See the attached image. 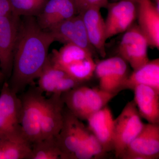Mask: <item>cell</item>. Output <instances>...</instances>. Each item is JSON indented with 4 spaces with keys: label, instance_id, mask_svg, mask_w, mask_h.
Returning <instances> with one entry per match:
<instances>
[{
    "label": "cell",
    "instance_id": "obj_1",
    "mask_svg": "<svg viewBox=\"0 0 159 159\" xmlns=\"http://www.w3.org/2000/svg\"><path fill=\"white\" fill-rule=\"evenodd\" d=\"M55 42L48 31L43 30L34 16H24L20 22L13 53L9 84L16 94L23 93L39 77L48 58L49 48Z\"/></svg>",
    "mask_w": 159,
    "mask_h": 159
},
{
    "label": "cell",
    "instance_id": "obj_2",
    "mask_svg": "<svg viewBox=\"0 0 159 159\" xmlns=\"http://www.w3.org/2000/svg\"><path fill=\"white\" fill-rule=\"evenodd\" d=\"M92 132L70 111L64 112L62 128L56 137L61 159H83Z\"/></svg>",
    "mask_w": 159,
    "mask_h": 159
},
{
    "label": "cell",
    "instance_id": "obj_3",
    "mask_svg": "<svg viewBox=\"0 0 159 159\" xmlns=\"http://www.w3.org/2000/svg\"><path fill=\"white\" fill-rule=\"evenodd\" d=\"M115 94L99 88H91L80 85L63 94L65 105L80 120H86L90 116L107 105Z\"/></svg>",
    "mask_w": 159,
    "mask_h": 159
},
{
    "label": "cell",
    "instance_id": "obj_4",
    "mask_svg": "<svg viewBox=\"0 0 159 159\" xmlns=\"http://www.w3.org/2000/svg\"><path fill=\"white\" fill-rule=\"evenodd\" d=\"M31 85L20 97L21 102L20 125L32 145L42 139L41 122L46 98L38 87Z\"/></svg>",
    "mask_w": 159,
    "mask_h": 159
},
{
    "label": "cell",
    "instance_id": "obj_5",
    "mask_svg": "<svg viewBox=\"0 0 159 159\" xmlns=\"http://www.w3.org/2000/svg\"><path fill=\"white\" fill-rule=\"evenodd\" d=\"M141 118L133 100L125 105L121 113L114 119L113 150L117 158H120L142 130L144 123Z\"/></svg>",
    "mask_w": 159,
    "mask_h": 159
},
{
    "label": "cell",
    "instance_id": "obj_6",
    "mask_svg": "<svg viewBox=\"0 0 159 159\" xmlns=\"http://www.w3.org/2000/svg\"><path fill=\"white\" fill-rule=\"evenodd\" d=\"M148 46L147 39L138 24L134 23L122 36L118 48L119 56L135 70L149 61Z\"/></svg>",
    "mask_w": 159,
    "mask_h": 159
},
{
    "label": "cell",
    "instance_id": "obj_7",
    "mask_svg": "<svg viewBox=\"0 0 159 159\" xmlns=\"http://www.w3.org/2000/svg\"><path fill=\"white\" fill-rule=\"evenodd\" d=\"M128 65L119 56L97 63L95 73L99 79V88L116 95L130 74Z\"/></svg>",
    "mask_w": 159,
    "mask_h": 159
},
{
    "label": "cell",
    "instance_id": "obj_8",
    "mask_svg": "<svg viewBox=\"0 0 159 159\" xmlns=\"http://www.w3.org/2000/svg\"><path fill=\"white\" fill-rule=\"evenodd\" d=\"M159 157V124H144L119 159H157Z\"/></svg>",
    "mask_w": 159,
    "mask_h": 159
},
{
    "label": "cell",
    "instance_id": "obj_9",
    "mask_svg": "<svg viewBox=\"0 0 159 159\" xmlns=\"http://www.w3.org/2000/svg\"><path fill=\"white\" fill-rule=\"evenodd\" d=\"M20 17L11 12L0 18V67L3 76L10 77Z\"/></svg>",
    "mask_w": 159,
    "mask_h": 159
},
{
    "label": "cell",
    "instance_id": "obj_10",
    "mask_svg": "<svg viewBox=\"0 0 159 159\" xmlns=\"http://www.w3.org/2000/svg\"><path fill=\"white\" fill-rule=\"evenodd\" d=\"M107 8L108 10L105 21L107 40L125 32L137 19L136 0H119L109 3Z\"/></svg>",
    "mask_w": 159,
    "mask_h": 159
},
{
    "label": "cell",
    "instance_id": "obj_11",
    "mask_svg": "<svg viewBox=\"0 0 159 159\" xmlns=\"http://www.w3.org/2000/svg\"><path fill=\"white\" fill-rule=\"evenodd\" d=\"M55 41L71 43L93 51L88 38L82 16L77 14L57 24L48 31Z\"/></svg>",
    "mask_w": 159,
    "mask_h": 159
},
{
    "label": "cell",
    "instance_id": "obj_12",
    "mask_svg": "<svg viewBox=\"0 0 159 159\" xmlns=\"http://www.w3.org/2000/svg\"><path fill=\"white\" fill-rule=\"evenodd\" d=\"M39 88L43 93L62 95L72 89L82 85L65 71L52 64L48 58L38 78Z\"/></svg>",
    "mask_w": 159,
    "mask_h": 159
},
{
    "label": "cell",
    "instance_id": "obj_13",
    "mask_svg": "<svg viewBox=\"0 0 159 159\" xmlns=\"http://www.w3.org/2000/svg\"><path fill=\"white\" fill-rule=\"evenodd\" d=\"M21 111L20 97L11 90L8 82L4 83L0 93V132L21 127Z\"/></svg>",
    "mask_w": 159,
    "mask_h": 159
},
{
    "label": "cell",
    "instance_id": "obj_14",
    "mask_svg": "<svg viewBox=\"0 0 159 159\" xmlns=\"http://www.w3.org/2000/svg\"><path fill=\"white\" fill-rule=\"evenodd\" d=\"M138 25L149 46L159 50V9L151 0H136Z\"/></svg>",
    "mask_w": 159,
    "mask_h": 159
},
{
    "label": "cell",
    "instance_id": "obj_15",
    "mask_svg": "<svg viewBox=\"0 0 159 159\" xmlns=\"http://www.w3.org/2000/svg\"><path fill=\"white\" fill-rule=\"evenodd\" d=\"M65 103L61 95L46 99L41 122L42 139L56 138L62 128Z\"/></svg>",
    "mask_w": 159,
    "mask_h": 159
},
{
    "label": "cell",
    "instance_id": "obj_16",
    "mask_svg": "<svg viewBox=\"0 0 159 159\" xmlns=\"http://www.w3.org/2000/svg\"><path fill=\"white\" fill-rule=\"evenodd\" d=\"M77 14L72 0H48L35 18L42 29L48 31L59 23Z\"/></svg>",
    "mask_w": 159,
    "mask_h": 159
},
{
    "label": "cell",
    "instance_id": "obj_17",
    "mask_svg": "<svg viewBox=\"0 0 159 159\" xmlns=\"http://www.w3.org/2000/svg\"><path fill=\"white\" fill-rule=\"evenodd\" d=\"M32 144L21 128L0 132V159H30Z\"/></svg>",
    "mask_w": 159,
    "mask_h": 159
},
{
    "label": "cell",
    "instance_id": "obj_18",
    "mask_svg": "<svg viewBox=\"0 0 159 159\" xmlns=\"http://www.w3.org/2000/svg\"><path fill=\"white\" fill-rule=\"evenodd\" d=\"M87 120L88 128L96 137L106 153L113 150L114 119L108 106L92 114Z\"/></svg>",
    "mask_w": 159,
    "mask_h": 159
},
{
    "label": "cell",
    "instance_id": "obj_19",
    "mask_svg": "<svg viewBox=\"0 0 159 159\" xmlns=\"http://www.w3.org/2000/svg\"><path fill=\"white\" fill-rule=\"evenodd\" d=\"M85 26L89 42L94 49L102 57L106 55L105 44V20L100 12V9L92 8L81 14Z\"/></svg>",
    "mask_w": 159,
    "mask_h": 159
},
{
    "label": "cell",
    "instance_id": "obj_20",
    "mask_svg": "<svg viewBox=\"0 0 159 159\" xmlns=\"http://www.w3.org/2000/svg\"><path fill=\"white\" fill-rule=\"evenodd\" d=\"M133 91L134 101L141 118L148 123L159 124V93L144 85L137 86Z\"/></svg>",
    "mask_w": 159,
    "mask_h": 159
},
{
    "label": "cell",
    "instance_id": "obj_21",
    "mask_svg": "<svg viewBox=\"0 0 159 159\" xmlns=\"http://www.w3.org/2000/svg\"><path fill=\"white\" fill-rule=\"evenodd\" d=\"M139 85L148 86L159 93V59L149 60L145 65L129 74L121 91L131 90Z\"/></svg>",
    "mask_w": 159,
    "mask_h": 159
},
{
    "label": "cell",
    "instance_id": "obj_22",
    "mask_svg": "<svg viewBox=\"0 0 159 159\" xmlns=\"http://www.w3.org/2000/svg\"><path fill=\"white\" fill-rule=\"evenodd\" d=\"M93 57V51L71 43L65 44L58 50L54 49L51 55H49L52 64L60 69L75 65Z\"/></svg>",
    "mask_w": 159,
    "mask_h": 159
},
{
    "label": "cell",
    "instance_id": "obj_23",
    "mask_svg": "<svg viewBox=\"0 0 159 159\" xmlns=\"http://www.w3.org/2000/svg\"><path fill=\"white\" fill-rule=\"evenodd\" d=\"M30 159H61L56 138L43 139L33 143Z\"/></svg>",
    "mask_w": 159,
    "mask_h": 159
},
{
    "label": "cell",
    "instance_id": "obj_24",
    "mask_svg": "<svg viewBox=\"0 0 159 159\" xmlns=\"http://www.w3.org/2000/svg\"><path fill=\"white\" fill-rule=\"evenodd\" d=\"M97 63L93 57L83 61L76 65L70 66L61 69L69 76L80 84L88 81L95 73Z\"/></svg>",
    "mask_w": 159,
    "mask_h": 159
},
{
    "label": "cell",
    "instance_id": "obj_25",
    "mask_svg": "<svg viewBox=\"0 0 159 159\" xmlns=\"http://www.w3.org/2000/svg\"><path fill=\"white\" fill-rule=\"evenodd\" d=\"M48 0H9L11 12L17 16H37Z\"/></svg>",
    "mask_w": 159,
    "mask_h": 159
},
{
    "label": "cell",
    "instance_id": "obj_26",
    "mask_svg": "<svg viewBox=\"0 0 159 159\" xmlns=\"http://www.w3.org/2000/svg\"><path fill=\"white\" fill-rule=\"evenodd\" d=\"M76 8L77 14L82 13L92 8H107L108 0H72Z\"/></svg>",
    "mask_w": 159,
    "mask_h": 159
},
{
    "label": "cell",
    "instance_id": "obj_27",
    "mask_svg": "<svg viewBox=\"0 0 159 159\" xmlns=\"http://www.w3.org/2000/svg\"><path fill=\"white\" fill-rule=\"evenodd\" d=\"M11 12L9 0H0V18L6 16Z\"/></svg>",
    "mask_w": 159,
    "mask_h": 159
},
{
    "label": "cell",
    "instance_id": "obj_28",
    "mask_svg": "<svg viewBox=\"0 0 159 159\" xmlns=\"http://www.w3.org/2000/svg\"><path fill=\"white\" fill-rule=\"evenodd\" d=\"M154 3L156 6L159 9V0H154Z\"/></svg>",
    "mask_w": 159,
    "mask_h": 159
},
{
    "label": "cell",
    "instance_id": "obj_29",
    "mask_svg": "<svg viewBox=\"0 0 159 159\" xmlns=\"http://www.w3.org/2000/svg\"><path fill=\"white\" fill-rule=\"evenodd\" d=\"M0 77H3V74H2V72L1 71H0Z\"/></svg>",
    "mask_w": 159,
    "mask_h": 159
},
{
    "label": "cell",
    "instance_id": "obj_30",
    "mask_svg": "<svg viewBox=\"0 0 159 159\" xmlns=\"http://www.w3.org/2000/svg\"><path fill=\"white\" fill-rule=\"evenodd\" d=\"M2 77H0V80H1V79H2Z\"/></svg>",
    "mask_w": 159,
    "mask_h": 159
},
{
    "label": "cell",
    "instance_id": "obj_31",
    "mask_svg": "<svg viewBox=\"0 0 159 159\" xmlns=\"http://www.w3.org/2000/svg\"></svg>",
    "mask_w": 159,
    "mask_h": 159
}]
</instances>
